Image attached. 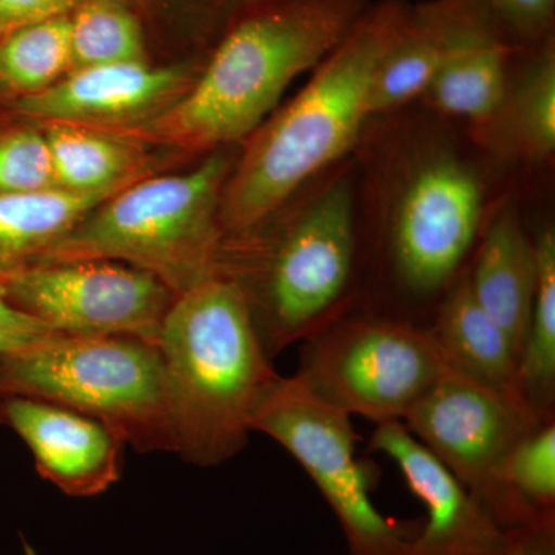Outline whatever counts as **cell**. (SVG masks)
<instances>
[{"instance_id": "obj_1", "label": "cell", "mask_w": 555, "mask_h": 555, "mask_svg": "<svg viewBox=\"0 0 555 555\" xmlns=\"http://www.w3.org/2000/svg\"><path fill=\"white\" fill-rule=\"evenodd\" d=\"M408 0H379L313 69L286 107L272 113L233 164L222 190L224 240L254 232L356 145L369 119L372 79L406 20Z\"/></svg>"}, {"instance_id": "obj_2", "label": "cell", "mask_w": 555, "mask_h": 555, "mask_svg": "<svg viewBox=\"0 0 555 555\" xmlns=\"http://www.w3.org/2000/svg\"><path fill=\"white\" fill-rule=\"evenodd\" d=\"M372 0H250L219 36L199 78L153 124L184 149L248 139L287 87L332 53Z\"/></svg>"}, {"instance_id": "obj_3", "label": "cell", "mask_w": 555, "mask_h": 555, "mask_svg": "<svg viewBox=\"0 0 555 555\" xmlns=\"http://www.w3.org/2000/svg\"><path fill=\"white\" fill-rule=\"evenodd\" d=\"M158 349L175 452L203 467L233 459L278 378L238 284L215 273L177 295Z\"/></svg>"}, {"instance_id": "obj_4", "label": "cell", "mask_w": 555, "mask_h": 555, "mask_svg": "<svg viewBox=\"0 0 555 555\" xmlns=\"http://www.w3.org/2000/svg\"><path fill=\"white\" fill-rule=\"evenodd\" d=\"M233 164L228 153L215 152L188 173L131 182L33 264L124 262L175 295L189 291L217 273L224 241L219 207Z\"/></svg>"}, {"instance_id": "obj_5", "label": "cell", "mask_w": 555, "mask_h": 555, "mask_svg": "<svg viewBox=\"0 0 555 555\" xmlns=\"http://www.w3.org/2000/svg\"><path fill=\"white\" fill-rule=\"evenodd\" d=\"M0 390L93 416L137 451H175L163 358L142 339L51 334L0 357Z\"/></svg>"}, {"instance_id": "obj_6", "label": "cell", "mask_w": 555, "mask_h": 555, "mask_svg": "<svg viewBox=\"0 0 555 555\" xmlns=\"http://www.w3.org/2000/svg\"><path fill=\"white\" fill-rule=\"evenodd\" d=\"M352 175L320 185L259 251L257 276L240 287L270 358L337 318L357 251Z\"/></svg>"}, {"instance_id": "obj_7", "label": "cell", "mask_w": 555, "mask_h": 555, "mask_svg": "<svg viewBox=\"0 0 555 555\" xmlns=\"http://www.w3.org/2000/svg\"><path fill=\"white\" fill-rule=\"evenodd\" d=\"M448 367L429 328L387 318H335L308 339L297 377L346 414L403 422Z\"/></svg>"}, {"instance_id": "obj_8", "label": "cell", "mask_w": 555, "mask_h": 555, "mask_svg": "<svg viewBox=\"0 0 555 555\" xmlns=\"http://www.w3.org/2000/svg\"><path fill=\"white\" fill-rule=\"evenodd\" d=\"M309 474L334 511L350 555H400L404 537L372 502V478L357 456L352 416L317 397L305 383L278 375L251 422Z\"/></svg>"}, {"instance_id": "obj_9", "label": "cell", "mask_w": 555, "mask_h": 555, "mask_svg": "<svg viewBox=\"0 0 555 555\" xmlns=\"http://www.w3.org/2000/svg\"><path fill=\"white\" fill-rule=\"evenodd\" d=\"M0 288L54 334L129 337L153 346L177 298L152 273L100 259L24 266L0 273Z\"/></svg>"}, {"instance_id": "obj_10", "label": "cell", "mask_w": 555, "mask_h": 555, "mask_svg": "<svg viewBox=\"0 0 555 555\" xmlns=\"http://www.w3.org/2000/svg\"><path fill=\"white\" fill-rule=\"evenodd\" d=\"M485 208V185L469 163L448 150L423 156L390 211V258L401 284L422 297L451 286L480 238Z\"/></svg>"}, {"instance_id": "obj_11", "label": "cell", "mask_w": 555, "mask_h": 555, "mask_svg": "<svg viewBox=\"0 0 555 555\" xmlns=\"http://www.w3.org/2000/svg\"><path fill=\"white\" fill-rule=\"evenodd\" d=\"M403 423L496 521V467L518 440L545 422L524 401L448 366Z\"/></svg>"}, {"instance_id": "obj_12", "label": "cell", "mask_w": 555, "mask_h": 555, "mask_svg": "<svg viewBox=\"0 0 555 555\" xmlns=\"http://www.w3.org/2000/svg\"><path fill=\"white\" fill-rule=\"evenodd\" d=\"M369 449L396 463L412 494L426 507L425 528L404 539L400 555H506L513 550L520 535L496 524L403 422L379 423Z\"/></svg>"}, {"instance_id": "obj_13", "label": "cell", "mask_w": 555, "mask_h": 555, "mask_svg": "<svg viewBox=\"0 0 555 555\" xmlns=\"http://www.w3.org/2000/svg\"><path fill=\"white\" fill-rule=\"evenodd\" d=\"M3 416L30 448L38 473L69 496H93L119 480L126 441L107 425L73 409L10 396Z\"/></svg>"}, {"instance_id": "obj_14", "label": "cell", "mask_w": 555, "mask_h": 555, "mask_svg": "<svg viewBox=\"0 0 555 555\" xmlns=\"http://www.w3.org/2000/svg\"><path fill=\"white\" fill-rule=\"evenodd\" d=\"M443 61L423 101L470 130L494 113L505 94L516 47L480 0H440Z\"/></svg>"}, {"instance_id": "obj_15", "label": "cell", "mask_w": 555, "mask_h": 555, "mask_svg": "<svg viewBox=\"0 0 555 555\" xmlns=\"http://www.w3.org/2000/svg\"><path fill=\"white\" fill-rule=\"evenodd\" d=\"M185 67H152L147 62L72 69L50 89L30 94L20 108L49 122L89 127L147 115L192 86Z\"/></svg>"}, {"instance_id": "obj_16", "label": "cell", "mask_w": 555, "mask_h": 555, "mask_svg": "<svg viewBox=\"0 0 555 555\" xmlns=\"http://www.w3.org/2000/svg\"><path fill=\"white\" fill-rule=\"evenodd\" d=\"M502 101L473 129L478 144L499 158L543 166L555 153V36L514 51Z\"/></svg>"}, {"instance_id": "obj_17", "label": "cell", "mask_w": 555, "mask_h": 555, "mask_svg": "<svg viewBox=\"0 0 555 555\" xmlns=\"http://www.w3.org/2000/svg\"><path fill=\"white\" fill-rule=\"evenodd\" d=\"M467 275L478 305L520 360L534 302L537 257L516 201H503L485 222Z\"/></svg>"}, {"instance_id": "obj_18", "label": "cell", "mask_w": 555, "mask_h": 555, "mask_svg": "<svg viewBox=\"0 0 555 555\" xmlns=\"http://www.w3.org/2000/svg\"><path fill=\"white\" fill-rule=\"evenodd\" d=\"M429 332L449 367L526 403L517 386L516 353L478 305L467 272L448 287Z\"/></svg>"}, {"instance_id": "obj_19", "label": "cell", "mask_w": 555, "mask_h": 555, "mask_svg": "<svg viewBox=\"0 0 555 555\" xmlns=\"http://www.w3.org/2000/svg\"><path fill=\"white\" fill-rule=\"evenodd\" d=\"M118 192L78 193L53 188L0 193V273L33 264Z\"/></svg>"}, {"instance_id": "obj_20", "label": "cell", "mask_w": 555, "mask_h": 555, "mask_svg": "<svg viewBox=\"0 0 555 555\" xmlns=\"http://www.w3.org/2000/svg\"><path fill=\"white\" fill-rule=\"evenodd\" d=\"M443 51L440 0L409 7L406 20L372 79L367 96L369 118L423 98L440 68Z\"/></svg>"}, {"instance_id": "obj_21", "label": "cell", "mask_w": 555, "mask_h": 555, "mask_svg": "<svg viewBox=\"0 0 555 555\" xmlns=\"http://www.w3.org/2000/svg\"><path fill=\"white\" fill-rule=\"evenodd\" d=\"M57 189L118 192L141 179V156L127 142L90 127L51 122L46 130Z\"/></svg>"}, {"instance_id": "obj_22", "label": "cell", "mask_w": 555, "mask_h": 555, "mask_svg": "<svg viewBox=\"0 0 555 555\" xmlns=\"http://www.w3.org/2000/svg\"><path fill=\"white\" fill-rule=\"evenodd\" d=\"M537 284L517 386L528 406L550 422L555 393V233L543 229L534 240Z\"/></svg>"}, {"instance_id": "obj_23", "label": "cell", "mask_w": 555, "mask_h": 555, "mask_svg": "<svg viewBox=\"0 0 555 555\" xmlns=\"http://www.w3.org/2000/svg\"><path fill=\"white\" fill-rule=\"evenodd\" d=\"M69 69L72 24L65 14L14 28L0 42V80L25 96L50 89Z\"/></svg>"}, {"instance_id": "obj_24", "label": "cell", "mask_w": 555, "mask_h": 555, "mask_svg": "<svg viewBox=\"0 0 555 555\" xmlns=\"http://www.w3.org/2000/svg\"><path fill=\"white\" fill-rule=\"evenodd\" d=\"M69 24L72 69L147 62L141 22L118 0H87Z\"/></svg>"}, {"instance_id": "obj_25", "label": "cell", "mask_w": 555, "mask_h": 555, "mask_svg": "<svg viewBox=\"0 0 555 555\" xmlns=\"http://www.w3.org/2000/svg\"><path fill=\"white\" fill-rule=\"evenodd\" d=\"M56 188L46 133L17 130L0 138V193Z\"/></svg>"}, {"instance_id": "obj_26", "label": "cell", "mask_w": 555, "mask_h": 555, "mask_svg": "<svg viewBox=\"0 0 555 555\" xmlns=\"http://www.w3.org/2000/svg\"><path fill=\"white\" fill-rule=\"evenodd\" d=\"M514 47L553 38L555 0H480Z\"/></svg>"}, {"instance_id": "obj_27", "label": "cell", "mask_w": 555, "mask_h": 555, "mask_svg": "<svg viewBox=\"0 0 555 555\" xmlns=\"http://www.w3.org/2000/svg\"><path fill=\"white\" fill-rule=\"evenodd\" d=\"M51 334L54 332L16 308L0 288V357L24 352L49 338Z\"/></svg>"}, {"instance_id": "obj_28", "label": "cell", "mask_w": 555, "mask_h": 555, "mask_svg": "<svg viewBox=\"0 0 555 555\" xmlns=\"http://www.w3.org/2000/svg\"><path fill=\"white\" fill-rule=\"evenodd\" d=\"M87 0H0V33L50 17L64 16L65 11L78 9Z\"/></svg>"}, {"instance_id": "obj_29", "label": "cell", "mask_w": 555, "mask_h": 555, "mask_svg": "<svg viewBox=\"0 0 555 555\" xmlns=\"http://www.w3.org/2000/svg\"><path fill=\"white\" fill-rule=\"evenodd\" d=\"M248 2L250 0H179L190 14L199 17L206 27L215 28L219 36Z\"/></svg>"}, {"instance_id": "obj_30", "label": "cell", "mask_w": 555, "mask_h": 555, "mask_svg": "<svg viewBox=\"0 0 555 555\" xmlns=\"http://www.w3.org/2000/svg\"><path fill=\"white\" fill-rule=\"evenodd\" d=\"M506 555H555V531L520 535Z\"/></svg>"}, {"instance_id": "obj_31", "label": "cell", "mask_w": 555, "mask_h": 555, "mask_svg": "<svg viewBox=\"0 0 555 555\" xmlns=\"http://www.w3.org/2000/svg\"><path fill=\"white\" fill-rule=\"evenodd\" d=\"M0 392H2V390H0Z\"/></svg>"}]
</instances>
